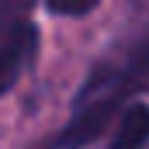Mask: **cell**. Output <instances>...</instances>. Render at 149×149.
Segmentation results:
<instances>
[{
	"instance_id": "cell-4",
	"label": "cell",
	"mask_w": 149,
	"mask_h": 149,
	"mask_svg": "<svg viewBox=\"0 0 149 149\" xmlns=\"http://www.w3.org/2000/svg\"><path fill=\"white\" fill-rule=\"evenodd\" d=\"M17 7H21V0H0V35H3V31H7V24L14 21V17H10V10H17Z\"/></svg>"
},
{
	"instance_id": "cell-3",
	"label": "cell",
	"mask_w": 149,
	"mask_h": 149,
	"mask_svg": "<svg viewBox=\"0 0 149 149\" xmlns=\"http://www.w3.org/2000/svg\"><path fill=\"white\" fill-rule=\"evenodd\" d=\"M97 3L101 0H45V10L49 14H59V17H83Z\"/></svg>"
},
{
	"instance_id": "cell-1",
	"label": "cell",
	"mask_w": 149,
	"mask_h": 149,
	"mask_svg": "<svg viewBox=\"0 0 149 149\" xmlns=\"http://www.w3.org/2000/svg\"><path fill=\"white\" fill-rule=\"evenodd\" d=\"M38 49V28L28 17H14L7 31L0 35V97L14 90V83L24 76Z\"/></svg>"
},
{
	"instance_id": "cell-2",
	"label": "cell",
	"mask_w": 149,
	"mask_h": 149,
	"mask_svg": "<svg viewBox=\"0 0 149 149\" xmlns=\"http://www.w3.org/2000/svg\"><path fill=\"white\" fill-rule=\"evenodd\" d=\"M149 146V104L135 101L118 114L108 149H146Z\"/></svg>"
}]
</instances>
